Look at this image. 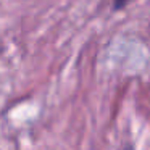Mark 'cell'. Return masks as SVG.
<instances>
[{"instance_id": "6da1fadb", "label": "cell", "mask_w": 150, "mask_h": 150, "mask_svg": "<svg viewBox=\"0 0 150 150\" xmlns=\"http://www.w3.org/2000/svg\"><path fill=\"white\" fill-rule=\"evenodd\" d=\"M129 2H132V0H113V8L115 10H121V8H124Z\"/></svg>"}]
</instances>
